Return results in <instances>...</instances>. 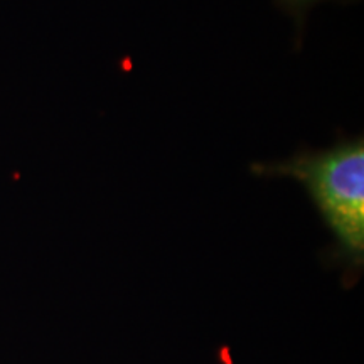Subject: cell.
<instances>
[{"instance_id":"cell-1","label":"cell","mask_w":364,"mask_h":364,"mask_svg":"<svg viewBox=\"0 0 364 364\" xmlns=\"http://www.w3.org/2000/svg\"><path fill=\"white\" fill-rule=\"evenodd\" d=\"M265 177H290L307 189L338 240L341 253L361 267L364 255V142L363 136L316 152H300L282 162L253 164Z\"/></svg>"},{"instance_id":"cell-2","label":"cell","mask_w":364,"mask_h":364,"mask_svg":"<svg viewBox=\"0 0 364 364\" xmlns=\"http://www.w3.org/2000/svg\"><path fill=\"white\" fill-rule=\"evenodd\" d=\"M316 2H318V0H279L282 7H285L289 12L295 14L299 19H302L307 9L314 6Z\"/></svg>"}]
</instances>
